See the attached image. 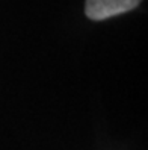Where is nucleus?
<instances>
[{"instance_id":"1","label":"nucleus","mask_w":148,"mask_h":150,"mask_svg":"<svg viewBox=\"0 0 148 150\" xmlns=\"http://www.w3.org/2000/svg\"><path fill=\"white\" fill-rule=\"evenodd\" d=\"M141 2L142 0H86L85 14L94 21H101L132 11Z\"/></svg>"}]
</instances>
